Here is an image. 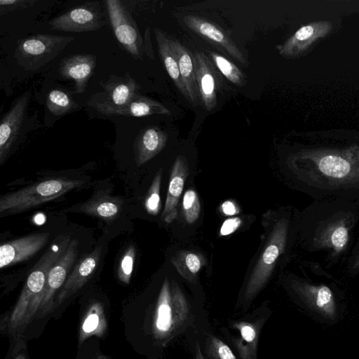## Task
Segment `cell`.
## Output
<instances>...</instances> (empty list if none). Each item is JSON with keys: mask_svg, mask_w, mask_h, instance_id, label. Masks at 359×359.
Listing matches in <instances>:
<instances>
[{"mask_svg": "<svg viewBox=\"0 0 359 359\" xmlns=\"http://www.w3.org/2000/svg\"><path fill=\"white\" fill-rule=\"evenodd\" d=\"M79 242L72 238L65 252L50 267L44 289L35 298L29 309L23 329L33 318H41L52 311V308L58 292L66 281L70 270L78 255Z\"/></svg>", "mask_w": 359, "mask_h": 359, "instance_id": "6", "label": "cell"}, {"mask_svg": "<svg viewBox=\"0 0 359 359\" xmlns=\"http://www.w3.org/2000/svg\"><path fill=\"white\" fill-rule=\"evenodd\" d=\"M194 359H205L201 350L198 341H196L195 345V358Z\"/></svg>", "mask_w": 359, "mask_h": 359, "instance_id": "38", "label": "cell"}, {"mask_svg": "<svg viewBox=\"0 0 359 359\" xmlns=\"http://www.w3.org/2000/svg\"><path fill=\"white\" fill-rule=\"evenodd\" d=\"M107 97L102 101L114 106L121 107L139 95L140 84L126 73L123 76L110 75L105 82H100Z\"/></svg>", "mask_w": 359, "mask_h": 359, "instance_id": "21", "label": "cell"}, {"mask_svg": "<svg viewBox=\"0 0 359 359\" xmlns=\"http://www.w3.org/2000/svg\"><path fill=\"white\" fill-rule=\"evenodd\" d=\"M154 30L159 57L176 88L188 100V94L180 75L177 59L172 51L169 37L157 27H155Z\"/></svg>", "mask_w": 359, "mask_h": 359, "instance_id": "25", "label": "cell"}, {"mask_svg": "<svg viewBox=\"0 0 359 359\" xmlns=\"http://www.w3.org/2000/svg\"><path fill=\"white\" fill-rule=\"evenodd\" d=\"M168 139V134L156 126L142 130L134 142L136 165L141 166L156 156L165 147Z\"/></svg>", "mask_w": 359, "mask_h": 359, "instance_id": "20", "label": "cell"}, {"mask_svg": "<svg viewBox=\"0 0 359 359\" xmlns=\"http://www.w3.org/2000/svg\"><path fill=\"white\" fill-rule=\"evenodd\" d=\"M104 4L119 44L134 59H142L144 50L143 39L129 10L118 0H107Z\"/></svg>", "mask_w": 359, "mask_h": 359, "instance_id": "9", "label": "cell"}, {"mask_svg": "<svg viewBox=\"0 0 359 359\" xmlns=\"http://www.w3.org/2000/svg\"><path fill=\"white\" fill-rule=\"evenodd\" d=\"M169 42L178 63L180 75L188 94V101L194 107H197L201 102L196 83L193 54L179 41L169 38Z\"/></svg>", "mask_w": 359, "mask_h": 359, "instance_id": "22", "label": "cell"}, {"mask_svg": "<svg viewBox=\"0 0 359 359\" xmlns=\"http://www.w3.org/2000/svg\"><path fill=\"white\" fill-rule=\"evenodd\" d=\"M13 359H27V355L24 352L17 353Z\"/></svg>", "mask_w": 359, "mask_h": 359, "instance_id": "39", "label": "cell"}, {"mask_svg": "<svg viewBox=\"0 0 359 359\" xmlns=\"http://www.w3.org/2000/svg\"><path fill=\"white\" fill-rule=\"evenodd\" d=\"M36 2V0H1L0 13L4 15L15 10L29 8Z\"/></svg>", "mask_w": 359, "mask_h": 359, "instance_id": "33", "label": "cell"}, {"mask_svg": "<svg viewBox=\"0 0 359 359\" xmlns=\"http://www.w3.org/2000/svg\"><path fill=\"white\" fill-rule=\"evenodd\" d=\"M309 215V249L327 252L330 264L337 262L348 251L351 234L359 222L358 202L320 200L311 204Z\"/></svg>", "mask_w": 359, "mask_h": 359, "instance_id": "1", "label": "cell"}, {"mask_svg": "<svg viewBox=\"0 0 359 359\" xmlns=\"http://www.w3.org/2000/svg\"><path fill=\"white\" fill-rule=\"evenodd\" d=\"M136 250L133 245H129L123 255L117 271V276L123 283L128 284L133 271Z\"/></svg>", "mask_w": 359, "mask_h": 359, "instance_id": "32", "label": "cell"}, {"mask_svg": "<svg viewBox=\"0 0 359 359\" xmlns=\"http://www.w3.org/2000/svg\"><path fill=\"white\" fill-rule=\"evenodd\" d=\"M49 236L48 232L35 233L3 243L0 247V268L29 259L46 245Z\"/></svg>", "mask_w": 359, "mask_h": 359, "instance_id": "14", "label": "cell"}, {"mask_svg": "<svg viewBox=\"0 0 359 359\" xmlns=\"http://www.w3.org/2000/svg\"><path fill=\"white\" fill-rule=\"evenodd\" d=\"M313 33V29L311 26H304L300 28L296 33L293 39H290L287 43H297L306 40L311 36Z\"/></svg>", "mask_w": 359, "mask_h": 359, "instance_id": "35", "label": "cell"}, {"mask_svg": "<svg viewBox=\"0 0 359 359\" xmlns=\"http://www.w3.org/2000/svg\"><path fill=\"white\" fill-rule=\"evenodd\" d=\"M88 104L98 112L106 116L143 117L153 114H171L170 111L161 102L140 94L121 107H114L102 100H89Z\"/></svg>", "mask_w": 359, "mask_h": 359, "instance_id": "15", "label": "cell"}, {"mask_svg": "<svg viewBox=\"0 0 359 359\" xmlns=\"http://www.w3.org/2000/svg\"><path fill=\"white\" fill-rule=\"evenodd\" d=\"M270 311L257 309L244 317L229 322L226 330L240 359H257L260 334Z\"/></svg>", "mask_w": 359, "mask_h": 359, "instance_id": "8", "label": "cell"}, {"mask_svg": "<svg viewBox=\"0 0 359 359\" xmlns=\"http://www.w3.org/2000/svg\"><path fill=\"white\" fill-rule=\"evenodd\" d=\"M347 266L348 272L353 274L359 273V248L352 254Z\"/></svg>", "mask_w": 359, "mask_h": 359, "instance_id": "36", "label": "cell"}, {"mask_svg": "<svg viewBox=\"0 0 359 359\" xmlns=\"http://www.w3.org/2000/svg\"><path fill=\"white\" fill-rule=\"evenodd\" d=\"M97 359H107V357L102 355H99L97 358Z\"/></svg>", "mask_w": 359, "mask_h": 359, "instance_id": "40", "label": "cell"}, {"mask_svg": "<svg viewBox=\"0 0 359 359\" xmlns=\"http://www.w3.org/2000/svg\"><path fill=\"white\" fill-rule=\"evenodd\" d=\"M205 353L207 359H237L226 344L211 334L205 339Z\"/></svg>", "mask_w": 359, "mask_h": 359, "instance_id": "29", "label": "cell"}, {"mask_svg": "<svg viewBox=\"0 0 359 359\" xmlns=\"http://www.w3.org/2000/svg\"><path fill=\"white\" fill-rule=\"evenodd\" d=\"M288 231L289 220L286 217L276 221L245 285L241 302L244 311L265 286L278 259L285 252Z\"/></svg>", "mask_w": 359, "mask_h": 359, "instance_id": "5", "label": "cell"}, {"mask_svg": "<svg viewBox=\"0 0 359 359\" xmlns=\"http://www.w3.org/2000/svg\"><path fill=\"white\" fill-rule=\"evenodd\" d=\"M96 56L93 54H76L66 57L60 63L58 73L65 79L75 83L76 93H83L96 67Z\"/></svg>", "mask_w": 359, "mask_h": 359, "instance_id": "18", "label": "cell"}, {"mask_svg": "<svg viewBox=\"0 0 359 359\" xmlns=\"http://www.w3.org/2000/svg\"><path fill=\"white\" fill-rule=\"evenodd\" d=\"M70 241L69 235L57 236L34 265L10 315L8 326L11 332L23 330L29 309L34 299L43 292L50 267L65 252Z\"/></svg>", "mask_w": 359, "mask_h": 359, "instance_id": "3", "label": "cell"}, {"mask_svg": "<svg viewBox=\"0 0 359 359\" xmlns=\"http://www.w3.org/2000/svg\"><path fill=\"white\" fill-rule=\"evenodd\" d=\"M123 201L102 191L74 208L75 211L96 217L107 222L115 219L121 211Z\"/></svg>", "mask_w": 359, "mask_h": 359, "instance_id": "23", "label": "cell"}, {"mask_svg": "<svg viewBox=\"0 0 359 359\" xmlns=\"http://www.w3.org/2000/svg\"><path fill=\"white\" fill-rule=\"evenodd\" d=\"M107 330V322L104 307L100 302H95L88 306L81 322L79 346L91 337H102Z\"/></svg>", "mask_w": 359, "mask_h": 359, "instance_id": "24", "label": "cell"}, {"mask_svg": "<svg viewBox=\"0 0 359 359\" xmlns=\"http://www.w3.org/2000/svg\"><path fill=\"white\" fill-rule=\"evenodd\" d=\"M182 208L185 220L189 224L195 222L200 215L201 204L197 193L192 189L187 190L183 196Z\"/></svg>", "mask_w": 359, "mask_h": 359, "instance_id": "31", "label": "cell"}, {"mask_svg": "<svg viewBox=\"0 0 359 359\" xmlns=\"http://www.w3.org/2000/svg\"><path fill=\"white\" fill-rule=\"evenodd\" d=\"M78 107L71 95L61 89L50 90L46 99V107L55 116H61Z\"/></svg>", "mask_w": 359, "mask_h": 359, "instance_id": "27", "label": "cell"}, {"mask_svg": "<svg viewBox=\"0 0 359 359\" xmlns=\"http://www.w3.org/2000/svg\"><path fill=\"white\" fill-rule=\"evenodd\" d=\"M31 93L26 91L17 97L4 114L0 123V164L10 156L13 147L25 132L28 122L27 109Z\"/></svg>", "mask_w": 359, "mask_h": 359, "instance_id": "10", "label": "cell"}, {"mask_svg": "<svg viewBox=\"0 0 359 359\" xmlns=\"http://www.w3.org/2000/svg\"><path fill=\"white\" fill-rule=\"evenodd\" d=\"M171 263L183 278L194 283L197 273L205 264V259L200 254L183 250L171 258Z\"/></svg>", "mask_w": 359, "mask_h": 359, "instance_id": "26", "label": "cell"}, {"mask_svg": "<svg viewBox=\"0 0 359 359\" xmlns=\"http://www.w3.org/2000/svg\"><path fill=\"white\" fill-rule=\"evenodd\" d=\"M101 252L102 247L98 246L83 257L74 265L73 270L56 295L52 311L81 289L90 278L99 264Z\"/></svg>", "mask_w": 359, "mask_h": 359, "instance_id": "17", "label": "cell"}, {"mask_svg": "<svg viewBox=\"0 0 359 359\" xmlns=\"http://www.w3.org/2000/svg\"><path fill=\"white\" fill-rule=\"evenodd\" d=\"M208 53L215 67L230 82L238 86L245 85V75L233 62L216 52L210 51Z\"/></svg>", "mask_w": 359, "mask_h": 359, "instance_id": "28", "label": "cell"}, {"mask_svg": "<svg viewBox=\"0 0 359 359\" xmlns=\"http://www.w3.org/2000/svg\"><path fill=\"white\" fill-rule=\"evenodd\" d=\"M105 18L98 2H88L55 17L49 22L50 29L86 32L101 29Z\"/></svg>", "mask_w": 359, "mask_h": 359, "instance_id": "11", "label": "cell"}, {"mask_svg": "<svg viewBox=\"0 0 359 359\" xmlns=\"http://www.w3.org/2000/svg\"><path fill=\"white\" fill-rule=\"evenodd\" d=\"M183 22L191 31L222 49L241 64L246 63L243 53L233 40L214 23L192 15H185Z\"/></svg>", "mask_w": 359, "mask_h": 359, "instance_id": "16", "label": "cell"}, {"mask_svg": "<svg viewBox=\"0 0 359 359\" xmlns=\"http://www.w3.org/2000/svg\"><path fill=\"white\" fill-rule=\"evenodd\" d=\"M188 175L186 158L178 156L172 168L164 209L161 217L167 223L175 219L177 206Z\"/></svg>", "mask_w": 359, "mask_h": 359, "instance_id": "19", "label": "cell"}, {"mask_svg": "<svg viewBox=\"0 0 359 359\" xmlns=\"http://www.w3.org/2000/svg\"><path fill=\"white\" fill-rule=\"evenodd\" d=\"M221 209L222 212L227 216H232L239 212L237 206L231 201H224L221 205Z\"/></svg>", "mask_w": 359, "mask_h": 359, "instance_id": "37", "label": "cell"}, {"mask_svg": "<svg viewBox=\"0 0 359 359\" xmlns=\"http://www.w3.org/2000/svg\"><path fill=\"white\" fill-rule=\"evenodd\" d=\"M162 172V168L156 172L144 201V207L147 212L152 215H156L161 207L160 189Z\"/></svg>", "mask_w": 359, "mask_h": 359, "instance_id": "30", "label": "cell"}, {"mask_svg": "<svg viewBox=\"0 0 359 359\" xmlns=\"http://www.w3.org/2000/svg\"><path fill=\"white\" fill-rule=\"evenodd\" d=\"M83 183L79 180L48 179L3 194L0 198V215L4 217L27 211L55 200Z\"/></svg>", "mask_w": 359, "mask_h": 359, "instance_id": "4", "label": "cell"}, {"mask_svg": "<svg viewBox=\"0 0 359 359\" xmlns=\"http://www.w3.org/2000/svg\"><path fill=\"white\" fill-rule=\"evenodd\" d=\"M74 40L72 36L38 34L21 40L15 48L16 62L26 70H36L53 60Z\"/></svg>", "mask_w": 359, "mask_h": 359, "instance_id": "7", "label": "cell"}, {"mask_svg": "<svg viewBox=\"0 0 359 359\" xmlns=\"http://www.w3.org/2000/svg\"><path fill=\"white\" fill-rule=\"evenodd\" d=\"M193 58L200 102L205 109L212 111L217 104L219 84L215 65L201 51H195Z\"/></svg>", "mask_w": 359, "mask_h": 359, "instance_id": "13", "label": "cell"}, {"mask_svg": "<svg viewBox=\"0 0 359 359\" xmlns=\"http://www.w3.org/2000/svg\"><path fill=\"white\" fill-rule=\"evenodd\" d=\"M294 293L313 311L326 318L336 314V302L332 290L325 284H313L302 280H292Z\"/></svg>", "mask_w": 359, "mask_h": 359, "instance_id": "12", "label": "cell"}, {"mask_svg": "<svg viewBox=\"0 0 359 359\" xmlns=\"http://www.w3.org/2000/svg\"><path fill=\"white\" fill-rule=\"evenodd\" d=\"M241 222V218L238 217L226 219L221 226L219 235L224 236L231 234L239 228Z\"/></svg>", "mask_w": 359, "mask_h": 359, "instance_id": "34", "label": "cell"}, {"mask_svg": "<svg viewBox=\"0 0 359 359\" xmlns=\"http://www.w3.org/2000/svg\"><path fill=\"white\" fill-rule=\"evenodd\" d=\"M198 314L179 285L165 278L152 311L151 335L154 342L166 347L195 325Z\"/></svg>", "mask_w": 359, "mask_h": 359, "instance_id": "2", "label": "cell"}]
</instances>
